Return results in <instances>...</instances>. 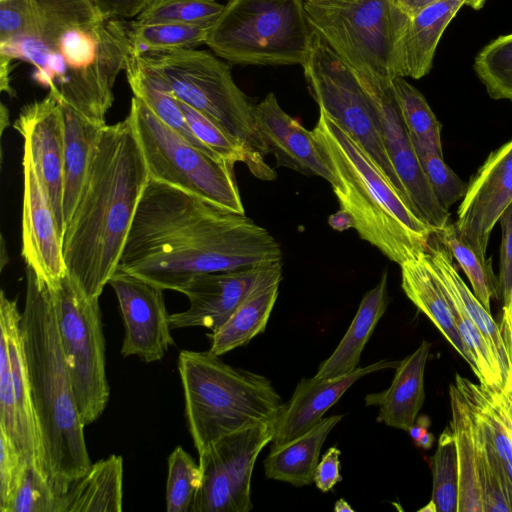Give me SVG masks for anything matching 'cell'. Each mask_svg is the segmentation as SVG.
Here are the masks:
<instances>
[{"instance_id":"obj_1","label":"cell","mask_w":512,"mask_h":512,"mask_svg":"<svg viewBox=\"0 0 512 512\" xmlns=\"http://www.w3.org/2000/svg\"><path fill=\"white\" fill-rule=\"evenodd\" d=\"M279 261V243L245 213L149 180L116 271L180 292L200 274Z\"/></svg>"},{"instance_id":"obj_2","label":"cell","mask_w":512,"mask_h":512,"mask_svg":"<svg viewBox=\"0 0 512 512\" xmlns=\"http://www.w3.org/2000/svg\"><path fill=\"white\" fill-rule=\"evenodd\" d=\"M31 25L0 53L34 67L33 80L104 126L114 85L132 54L128 22L105 18L92 0H28Z\"/></svg>"},{"instance_id":"obj_3","label":"cell","mask_w":512,"mask_h":512,"mask_svg":"<svg viewBox=\"0 0 512 512\" xmlns=\"http://www.w3.org/2000/svg\"><path fill=\"white\" fill-rule=\"evenodd\" d=\"M148 182L130 115L106 124L62 237L67 274L88 298H99L115 273Z\"/></svg>"},{"instance_id":"obj_4","label":"cell","mask_w":512,"mask_h":512,"mask_svg":"<svg viewBox=\"0 0 512 512\" xmlns=\"http://www.w3.org/2000/svg\"><path fill=\"white\" fill-rule=\"evenodd\" d=\"M21 335L38 423L45 475L60 498L92 465L61 346L55 301L26 267Z\"/></svg>"},{"instance_id":"obj_5","label":"cell","mask_w":512,"mask_h":512,"mask_svg":"<svg viewBox=\"0 0 512 512\" xmlns=\"http://www.w3.org/2000/svg\"><path fill=\"white\" fill-rule=\"evenodd\" d=\"M312 133L337 178L332 186L361 239L401 265L428 248L433 233L359 145L324 110Z\"/></svg>"},{"instance_id":"obj_6","label":"cell","mask_w":512,"mask_h":512,"mask_svg":"<svg viewBox=\"0 0 512 512\" xmlns=\"http://www.w3.org/2000/svg\"><path fill=\"white\" fill-rule=\"evenodd\" d=\"M219 357L209 350H182L178 357L187 426L198 458L228 434L274 421L282 405L269 379Z\"/></svg>"},{"instance_id":"obj_7","label":"cell","mask_w":512,"mask_h":512,"mask_svg":"<svg viewBox=\"0 0 512 512\" xmlns=\"http://www.w3.org/2000/svg\"><path fill=\"white\" fill-rule=\"evenodd\" d=\"M134 58L152 80L241 142L251 158L254 176L275 179L276 173L264 160L269 152L257 128L255 106L235 84L228 64L196 48Z\"/></svg>"},{"instance_id":"obj_8","label":"cell","mask_w":512,"mask_h":512,"mask_svg":"<svg viewBox=\"0 0 512 512\" xmlns=\"http://www.w3.org/2000/svg\"><path fill=\"white\" fill-rule=\"evenodd\" d=\"M312 34L304 0H230L206 45L235 64L302 65Z\"/></svg>"},{"instance_id":"obj_9","label":"cell","mask_w":512,"mask_h":512,"mask_svg":"<svg viewBox=\"0 0 512 512\" xmlns=\"http://www.w3.org/2000/svg\"><path fill=\"white\" fill-rule=\"evenodd\" d=\"M308 23L353 70L398 77V49L410 17L390 0L339 4L304 1Z\"/></svg>"},{"instance_id":"obj_10","label":"cell","mask_w":512,"mask_h":512,"mask_svg":"<svg viewBox=\"0 0 512 512\" xmlns=\"http://www.w3.org/2000/svg\"><path fill=\"white\" fill-rule=\"evenodd\" d=\"M129 115L149 180L170 185L224 209L245 213L234 165L194 146L133 96Z\"/></svg>"},{"instance_id":"obj_11","label":"cell","mask_w":512,"mask_h":512,"mask_svg":"<svg viewBox=\"0 0 512 512\" xmlns=\"http://www.w3.org/2000/svg\"><path fill=\"white\" fill-rule=\"evenodd\" d=\"M301 66L319 109L359 145L408 202L384 147L371 101L352 69L314 32Z\"/></svg>"},{"instance_id":"obj_12","label":"cell","mask_w":512,"mask_h":512,"mask_svg":"<svg viewBox=\"0 0 512 512\" xmlns=\"http://www.w3.org/2000/svg\"><path fill=\"white\" fill-rule=\"evenodd\" d=\"M50 289L78 411L88 425L101 416L109 399L99 298H88L68 274Z\"/></svg>"},{"instance_id":"obj_13","label":"cell","mask_w":512,"mask_h":512,"mask_svg":"<svg viewBox=\"0 0 512 512\" xmlns=\"http://www.w3.org/2000/svg\"><path fill=\"white\" fill-rule=\"evenodd\" d=\"M274 421L228 434L199 457L202 484L192 512L252 510L251 477L261 450L272 441Z\"/></svg>"},{"instance_id":"obj_14","label":"cell","mask_w":512,"mask_h":512,"mask_svg":"<svg viewBox=\"0 0 512 512\" xmlns=\"http://www.w3.org/2000/svg\"><path fill=\"white\" fill-rule=\"evenodd\" d=\"M352 71L371 101L384 147L410 206L435 232L440 231L448 224L450 213L439 204L423 173L392 80Z\"/></svg>"},{"instance_id":"obj_15","label":"cell","mask_w":512,"mask_h":512,"mask_svg":"<svg viewBox=\"0 0 512 512\" xmlns=\"http://www.w3.org/2000/svg\"><path fill=\"white\" fill-rule=\"evenodd\" d=\"M108 284L116 294L125 329L121 355H135L146 363L161 360L174 343L164 290L119 271Z\"/></svg>"},{"instance_id":"obj_16","label":"cell","mask_w":512,"mask_h":512,"mask_svg":"<svg viewBox=\"0 0 512 512\" xmlns=\"http://www.w3.org/2000/svg\"><path fill=\"white\" fill-rule=\"evenodd\" d=\"M21 256L37 279L50 288L67 274L53 209L29 146L23 144Z\"/></svg>"},{"instance_id":"obj_17","label":"cell","mask_w":512,"mask_h":512,"mask_svg":"<svg viewBox=\"0 0 512 512\" xmlns=\"http://www.w3.org/2000/svg\"><path fill=\"white\" fill-rule=\"evenodd\" d=\"M282 270V261L230 271L200 274L180 290L187 296V310L170 314L171 329H219L264 279Z\"/></svg>"},{"instance_id":"obj_18","label":"cell","mask_w":512,"mask_h":512,"mask_svg":"<svg viewBox=\"0 0 512 512\" xmlns=\"http://www.w3.org/2000/svg\"><path fill=\"white\" fill-rule=\"evenodd\" d=\"M512 203V139L489 154L471 177L454 222L459 234L486 257L490 234Z\"/></svg>"},{"instance_id":"obj_19","label":"cell","mask_w":512,"mask_h":512,"mask_svg":"<svg viewBox=\"0 0 512 512\" xmlns=\"http://www.w3.org/2000/svg\"><path fill=\"white\" fill-rule=\"evenodd\" d=\"M14 128L31 150L62 238L66 223L63 211L65 140L61 103L48 92L41 100L21 109Z\"/></svg>"},{"instance_id":"obj_20","label":"cell","mask_w":512,"mask_h":512,"mask_svg":"<svg viewBox=\"0 0 512 512\" xmlns=\"http://www.w3.org/2000/svg\"><path fill=\"white\" fill-rule=\"evenodd\" d=\"M255 118L268 152L275 154L279 165L320 176L331 186L337 184L312 131L288 115L273 93L255 105Z\"/></svg>"},{"instance_id":"obj_21","label":"cell","mask_w":512,"mask_h":512,"mask_svg":"<svg viewBox=\"0 0 512 512\" xmlns=\"http://www.w3.org/2000/svg\"><path fill=\"white\" fill-rule=\"evenodd\" d=\"M400 361L380 360L365 367L331 379L303 378L297 384L292 397L282 403L274 420L272 443L288 442L317 425L326 411L358 379L370 373L396 368Z\"/></svg>"},{"instance_id":"obj_22","label":"cell","mask_w":512,"mask_h":512,"mask_svg":"<svg viewBox=\"0 0 512 512\" xmlns=\"http://www.w3.org/2000/svg\"><path fill=\"white\" fill-rule=\"evenodd\" d=\"M0 329L9 350L20 451L26 461L35 464L45 474L38 423L31 396L21 335V313L18 310L17 302L9 299L4 291H1L0 295Z\"/></svg>"},{"instance_id":"obj_23","label":"cell","mask_w":512,"mask_h":512,"mask_svg":"<svg viewBox=\"0 0 512 512\" xmlns=\"http://www.w3.org/2000/svg\"><path fill=\"white\" fill-rule=\"evenodd\" d=\"M463 6L481 9L476 0H436L410 17L398 49V77L420 79L431 71L440 38Z\"/></svg>"},{"instance_id":"obj_24","label":"cell","mask_w":512,"mask_h":512,"mask_svg":"<svg viewBox=\"0 0 512 512\" xmlns=\"http://www.w3.org/2000/svg\"><path fill=\"white\" fill-rule=\"evenodd\" d=\"M423 257L442 286L450 305L477 326L507 378L510 364L499 325L465 284L448 249L440 240H432L431 236Z\"/></svg>"},{"instance_id":"obj_25","label":"cell","mask_w":512,"mask_h":512,"mask_svg":"<svg viewBox=\"0 0 512 512\" xmlns=\"http://www.w3.org/2000/svg\"><path fill=\"white\" fill-rule=\"evenodd\" d=\"M430 347L424 340L399 362L388 389L366 395V406L379 407V422L407 432L412 427L425 400L424 372Z\"/></svg>"},{"instance_id":"obj_26","label":"cell","mask_w":512,"mask_h":512,"mask_svg":"<svg viewBox=\"0 0 512 512\" xmlns=\"http://www.w3.org/2000/svg\"><path fill=\"white\" fill-rule=\"evenodd\" d=\"M423 253L400 265L401 287L406 296L433 322L476 375L474 358L459 335L445 292L427 265Z\"/></svg>"},{"instance_id":"obj_27","label":"cell","mask_w":512,"mask_h":512,"mask_svg":"<svg viewBox=\"0 0 512 512\" xmlns=\"http://www.w3.org/2000/svg\"><path fill=\"white\" fill-rule=\"evenodd\" d=\"M389 301L388 273L385 269L378 284L362 298L348 330L334 352L320 364L315 378L331 379L358 368L361 353L385 313Z\"/></svg>"},{"instance_id":"obj_28","label":"cell","mask_w":512,"mask_h":512,"mask_svg":"<svg viewBox=\"0 0 512 512\" xmlns=\"http://www.w3.org/2000/svg\"><path fill=\"white\" fill-rule=\"evenodd\" d=\"M342 418V415L325 417L304 434L285 443H273L264 460L266 477L297 487L314 482L322 445Z\"/></svg>"},{"instance_id":"obj_29","label":"cell","mask_w":512,"mask_h":512,"mask_svg":"<svg viewBox=\"0 0 512 512\" xmlns=\"http://www.w3.org/2000/svg\"><path fill=\"white\" fill-rule=\"evenodd\" d=\"M281 280L282 270L261 281L228 320L208 335L211 342L209 351L212 354L221 356L246 345L265 330L277 300Z\"/></svg>"},{"instance_id":"obj_30","label":"cell","mask_w":512,"mask_h":512,"mask_svg":"<svg viewBox=\"0 0 512 512\" xmlns=\"http://www.w3.org/2000/svg\"><path fill=\"white\" fill-rule=\"evenodd\" d=\"M123 458L112 454L92 464L58 499V512H120Z\"/></svg>"},{"instance_id":"obj_31","label":"cell","mask_w":512,"mask_h":512,"mask_svg":"<svg viewBox=\"0 0 512 512\" xmlns=\"http://www.w3.org/2000/svg\"><path fill=\"white\" fill-rule=\"evenodd\" d=\"M62 110L65 140L63 211L67 224L76 207L101 129L105 125L95 124L67 106L62 105Z\"/></svg>"},{"instance_id":"obj_32","label":"cell","mask_w":512,"mask_h":512,"mask_svg":"<svg viewBox=\"0 0 512 512\" xmlns=\"http://www.w3.org/2000/svg\"><path fill=\"white\" fill-rule=\"evenodd\" d=\"M455 385L465 399L486 444L500 462L512 487V423L489 387L456 374Z\"/></svg>"},{"instance_id":"obj_33","label":"cell","mask_w":512,"mask_h":512,"mask_svg":"<svg viewBox=\"0 0 512 512\" xmlns=\"http://www.w3.org/2000/svg\"><path fill=\"white\" fill-rule=\"evenodd\" d=\"M450 402V426L456 439L459 462L457 512H483L475 425L471 411L456 385L450 386Z\"/></svg>"},{"instance_id":"obj_34","label":"cell","mask_w":512,"mask_h":512,"mask_svg":"<svg viewBox=\"0 0 512 512\" xmlns=\"http://www.w3.org/2000/svg\"><path fill=\"white\" fill-rule=\"evenodd\" d=\"M124 71L133 95L140 99L164 124L194 146L219 157L195 137L177 99L146 75L132 54L127 58Z\"/></svg>"},{"instance_id":"obj_35","label":"cell","mask_w":512,"mask_h":512,"mask_svg":"<svg viewBox=\"0 0 512 512\" xmlns=\"http://www.w3.org/2000/svg\"><path fill=\"white\" fill-rule=\"evenodd\" d=\"M212 25H186L178 23L128 22L131 53L140 56L152 52L196 48L206 44Z\"/></svg>"},{"instance_id":"obj_36","label":"cell","mask_w":512,"mask_h":512,"mask_svg":"<svg viewBox=\"0 0 512 512\" xmlns=\"http://www.w3.org/2000/svg\"><path fill=\"white\" fill-rule=\"evenodd\" d=\"M466 274L477 299L490 312V302L499 297V284L491 259L481 256L458 232L454 222L435 233Z\"/></svg>"},{"instance_id":"obj_37","label":"cell","mask_w":512,"mask_h":512,"mask_svg":"<svg viewBox=\"0 0 512 512\" xmlns=\"http://www.w3.org/2000/svg\"><path fill=\"white\" fill-rule=\"evenodd\" d=\"M392 85L411 139L442 153L441 124L424 95L404 77L394 78Z\"/></svg>"},{"instance_id":"obj_38","label":"cell","mask_w":512,"mask_h":512,"mask_svg":"<svg viewBox=\"0 0 512 512\" xmlns=\"http://www.w3.org/2000/svg\"><path fill=\"white\" fill-rule=\"evenodd\" d=\"M433 487L431 501L436 512H457L459 498V462L457 443L451 426L439 437L431 459Z\"/></svg>"},{"instance_id":"obj_39","label":"cell","mask_w":512,"mask_h":512,"mask_svg":"<svg viewBox=\"0 0 512 512\" xmlns=\"http://www.w3.org/2000/svg\"><path fill=\"white\" fill-rule=\"evenodd\" d=\"M473 69L491 98L512 102V33L484 46L474 59Z\"/></svg>"},{"instance_id":"obj_40","label":"cell","mask_w":512,"mask_h":512,"mask_svg":"<svg viewBox=\"0 0 512 512\" xmlns=\"http://www.w3.org/2000/svg\"><path fill=\"white\" fill-rule=\"evenodd\" d=\"M201 484L199 463L181 446L175 447L168 457L166 511L191 512Z\"/></svg>"},{"instance_id":"obj_41","label":"cell","mask_w":512,"mask_h":512,"mask_svg":"<svg viewBox=\"0 0 512 512\" xmlns=\"http://www.w3.org/2000/svg\"><path fill=\"white\" fill-rule=\"evenodd\" d=\"M224 6L215 0H152L135 21L143 24L212 25Z\"/></svg>"},{"instance_id":"obj_42","label":"cell","mask_w":512,"mask_h":512,"mask_svg":"<svg viewBox=\"0 0 512 512\" xmlns=\"http://www.w3.org/2000/svg\"><path fill=\"white\" fill-rule=\"evenodd\" d=\"M177 102L189 128L203 145L233 165L236 162H244L250 170L252 166L251 158L241 142L210 118L179 99H177Z\"/></svg>"},{"instance_id":"obj_43","label":"cell","mask_w":512,"mask_h":512,"mask_svg":"<svg viewBox=\"0 0 512 512\" xmlns=\"http://www.w3.org/2000/svg\"><path fill=\"white\" fill-rule=\"evenodd\" d=\"M412 143L436 199L443 209L449 211L454 203L463 199L468 183L461 180L444 162L443 153L423 147L413 140Z\"/></svg>"},{"instance_id":"obj_44","label":"cell","mask_w":512,"mask_h":512,"mask_svg":"<svg viewBox=\"0 0 512 512\" xmlns=\"http://www.w3.org/2000/svg\"><path fill=\"white\" fill-rule=\"evenodd\" d=\"M58 499L42 470L26 461L5 512H58Z\"/></svg>"},{"instance_id":"obj_45","label":"cell","mask_w":512,"mask_h":512,"mask_svg":"<svg viewBox=\"0 0 512 512\" xmlns=\"http://www.w3.org/2000/svg\"><path fill=\"white\" fill-rule=\"evenodd\" d=\"M0 429L5 431L17 444L19 435L16 417L14 383L7 342L0 334ZM21 452V451H20Z\"/></svg>"},{"instance_id":"obj_46","label":"cell","mask_w":512,"mask_h":512,"mask_svg":"<svg viewBox=\"0 0 512 512\" xmlns=\"http://www.w3.org/2000/svg\"><path fill=\"white\" fill-rule=\"evenodd\" d=\"M26 460L17 444L0 429V511L5 512L15 491Z\"/></svg>"},{"instance_id":"obj_47","label":"cell","mask_w":512,"mask_h":512,"mask_svg":"<svg viewBox=\"0 0 512 512\" xmlns=\"http://www.w3.org/2000/svg\"><path fill=\"white\" fill-rule=\"evenodd\" d=\"M30 25L28 0H0V44L24 35Z\"/></svg>"},{"instance_id":"obj_48","label":"cell","mask_w":512,"mask_h":512,"mask_svg":"<svg viewBox=\"0 0 512 512\" xmlns=\"http://www.w3.org/2000/svg\"><path fill=\"white\" fill-rule=\"evenodd\" d=\"M499 222L502 229V240L498 284L503 307H506L512 297V203L501 215Z\"/></svg>"},{"instance_id":"obj_49","label":"cell","mask_w":512,"mask_h":512,"mask_svg":"<svg viewBox=\"0 0 512 512\" xmlns=\"http://www.w3.org/2000/svg\"><path fill=\"white\" fill-rule=\"evenodd\" d=\"M340 454L341 451L337 447H330L318 463L314 474V483L320 491L328 492L342 480Z\"/></svg>"},{"instance_id":"obj_50","label":"cell","mask_w":512,"mask_h":512,"mask_svg":"<svg viewBox=\"0 0 512 512\" xmlns=\"http://www.w3.org/2000/svg\"><path fill=\"white\" fill-rule=\"evenodd\" d=\"M99 12L108 19L137 17L152 0H92Z\"/></svg>"},{"instance_id":"obj_51","label":"cell","mask_w":512,"mask_h":512,"mask_svg":"<svg viewBox=\"0 0 512 512\" xmlns=\"http://www.w3.org/2000/svg\"><path fill=\"white\" fill-rule=\"evenodd\" d=\"M501 336L507 351L510 368L512 367V297L509 304L503 307V316L499 325Z\"/></svg>"},{"instance_id":"obj_52","label":"cell","mask_w":512,"mask_h":512,"mask_svg":"<svg viewBox=\"0 0 512 512\" xmlns=\"http://www.w3.org/2000/svg\"><path fill=\"white\" fill-rule=\"evenodd\" d=\"M12 59L4 53H0V90L11 97L16 95L10 84V73L12 71Z\"/></svg>"},{"instance_id":"obj_53","label":"cell","mask_w":512,"mask_h":512,"mask_svg":"<svg viewBox=\"0 0 512 512\" xmlns=\"http://www.w3.org/2000/svg\"><path fill=\"white\" fill-rule=\"evenodd\" d=\"M400 10H402L409 17L415 15L418 11L433 3L436 0H390ZM480 8H483L486 0H476Z\"/></svg>"},{"instance_id":"obj_54","label":"cell","mask_w":512,"mask_h":512,"mask_svg":"<svg viewBox=\"0 0 512 512\" xmlns=\"http://www.w3.org/2000/svg\"><path fill=\"white\" fill-rule=\"evenodd\" d=\"M328 223L332 229L337 231H345L355 227L352 216L344 209L338 210L328 218Z\"/></svg>"},{"instance_id":"obj_55","label":"cell","mask_w":512,"mask_h":512,"mask_svg":"<svg viewBox=\"0 0 512 512\" xmlns=\"http://www.w3.org/2000/svg\"><path fill=\"white\" fill-rule=\"evenodd\" d=\"M430 426V420L427 416H417L414 424L408 430L411 438L417 441L421 436L428 432Z\"/></svg>"},{"instance_id":"obj_56","label":"cell","mask_w":512,"mask_h":512,"mask_svg":"<svg viewBox=\"0 0 512 512\" xmlns=\"http://www.w3.org/2000/svg\"><path fill=\"white\" fill-rule=\"evenodd\" d=\"M434 442V436L430 432H426L423 436H421L417 441H415V444L418 447L429 449L431 448L432 444Z\"/></svg>"},{"instance_id":"obj_57","label":"cell","mask_w":512,"mask_h":512,"mask_svg":"<svg viewBox=\"0 0 512 512\" xmlns=\"http://www.w3.org/2000/svg\"><path fill=\"white\" fill-rule=\"evenodd\" d=\"M334 510L336 512H354V510L351 508L350 504L346 502L344 499H338L335 502Z\"/></svg>"},{"instance_id":"obj_58","label":"cell","mask_w":512,"mask_h":512,"mask_svg":"<svg viewBox=\"0 0 512 512\" xmlns=\"http://www.w3.org/2000/svg\"><path fill=\"white\" fill-rule=\"evenodd\" d=\"M9 125V112L6 106L1 104V132H3L5 126Z\"/></svg>"},{"instance_id":"obj_59","label":"cell","mask_w":512,"mask_h":512,"mask_svg":"<svg viewBox=\"0 0 512 512\" xmlns=\"http://www.w3.org/2000/svg\"><path fill=\"white\" fill-rule=\"evenodd\" d=\"M304 1L321 3V4H339V3L356 2L359 0H304Z\"/></svg>"},{"instance_id":"obj_60","label":"cell","mask_w":512,"mask_h":512,"mask_svg":"<svg viewBox=\"0 0 512 512\" xmlns=\"http://www.w3.org/2000/svg\"><path fill=\"white\" fill-rule=\"evenodd\" d=\"M419 511L436 512V507H435L434 503L430 500V502L425 507L420 509Z\"/></svg>"},{"instance_id":"obj_61","label":"cell","mask_w":512,"mask_h":512,"mask_svg":"<svg viewBox=\"0 0 512 512\" xmlns=\"http://www.w3.org/2000/svg\"><path fill=\"white\" fill-rule=\"evenodd\" d=\"M228 1H230V0H228Z\"/></svg>"}]
</instances>
